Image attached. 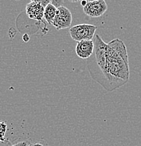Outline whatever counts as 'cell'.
<instances>
[{
    "label": "cell",
    "instance_id": "cell-1",
    "mask_svg": "<svg viewBox=\"0 0 141 146\" xmlns=\"http://www.w3.org/2000/svg\"><path fill=\"white\" fill-rule=\"evenodd\" d=\"M130 78L128 56L122 40L115 39L107 44L103 87L113 91L126 84Z\"/></svg>",
    "mask_w": 141,
    "mask_h": 146
},
{
    "label": "cell",
    "instance_id": "cell-2",
    "mask_svg": "<svg viewBox=\"0 0 141 146\" xmlns=\"http://www.w3.org/2000/svg\"><path fill=\"white\" fill-rule=\"evenodd\" d=\"M98 27L91 24H79L70 28V35L74 41L93 40Z\"/></svg>",
    "mask_w": 141,
    "mask_h": 146
},
{
    "label": "cell",
    "instance_id": "cell-3",
    "mask_svg": "<svg viewBox=\"0 0 141 146\" xmlns=\"http://www.w3.org/2000/svg\"><path fill=\"white\" fill-rule=\"evenodd\" d=\"M72 16L70 11L64 6L57 8L56 14L52 23V25L57 30L69 28L72 25Z\"/></svg>",
    "mask_w": 141,
    "mask_h": 146
},
{
    "label": "cell",
    "instance_id": "cell-4",
    "mask_svg": "<svg viewBox=\"0 0 141 146\" xmlns=\"http://www.w3.org/2000/svg\"><path fill=\"white\" fill-rule=\"evenodd\" d=\"M108 7L105 0L89 1L83 7L84 13L91 18H98L107 11Z\"/></svg>",
    "mask_w": 141,
    "mask_h": 146
},
{
    "label": "cell",
    "instance_id": "cell-5",
    "mask_svg": "<svg viewBox=\"0 0 141 146\" xmlns=\"http://www.w3.org/2000/svg\"><path fill=\"white\" fill-rule=\"evenodd\" d=\"M94 51L93 40H82L77 42L75 52L82 59H88L91 56Z\"/></svg>",
    "mask_w": 141,
    "mask_h": 146
},
{
    "label": "cell",
    "instance_id": "cell-6",
    "mask_svg": "<svg viewBox=\"0 0 141 146\" xmlns=\"http://www.w3.org/2000/svg\"><path fill=\"white\" fill-rule=\"evenodd\" d=\"M44 8L45 7L41 4L31 1L27 4L25 12L28 17L31 19L41 21L44 18Z\"/></svg>",
    "mask_w": 141,
    "mask_h": 146
},
{
    "label": "cell",
    "instance_id": "cell-7",
    "mask_svg": "<svg viewBox=\"0 0 141 146\" xmlns=\"http://www.w3.org/2000/svg\"><path fill=\"white\" fill-rule=\"evenodd\" d=\"M57 8L51 3L48 4L44 8V18L50 25H52V23L56 14Z\"/></svg>",
    "mask_w": 141,
    "mask_h": 146
},
{
    "label": "cell",
    "instance_id": "cell-8",
    "mask_svg": "<svg viewBox=\"0 0 141 146\" xmlns=\"http://www.w3.org/2000/svg\"><path fill=\"white\" fill-rule=\"evenodd\" d=\"M6 131H7V124L4 122H0V142L5 141Z\"/></svg>",
    "mask_w": 141,
    "mask_h": 146
},
{
    "label": "cell",
    "instance_id": "cell-9",
    "mask_svg": "<svg viewBox=\"0 0 141 146\" xmlns=\"http://www.w3.org/2000/svg\"><path fill=\"white\" fill-rule=\"evenodd\" d=\"M31 1L41 4L44 7H46L48 4L51 3V0H31Z\"/></svg>",
    "mask_w": 141,
    "mask_h": 146
},
{
    "label": "cell",
    "instance_id": "cell-10",
    "mask_svg": "<svg viewBox=\"0 0 141 146\" xmlns=\"http://www.w3.org/2000/svg\"><path fill=\"white\" fill-rule=\"evenodd\" d=\"M64 3V0H51V4L55 6L56 8L62 7Z\"/></svg>",
    "mask_w": 141,
    "mask_h": 146
},
{
    "label": "cell",
    "instance_id": "cell-11",
    "mask_svg": "<svg viewBox=\"0 0 141 146\" xmlns=\"http://www.w3.org/2000/svg\"><path fill=\"white\" fill-rule=\"evenodd\" d=\"M30 146H49L48 145V143L44 141V140H41L40 143H37L34 144H31Z\"/></svg>",
    "mask_w": 141,
    "mask_h": 146
},
{
    "label": "cell",
    "instance_id": "cell-12",
    "mask_svg": "<svg viewBox=\"0 0 141 146\" xmlns=\"http://www.w3.org/2000/svg\"><path fill=\"white\" fill-rule=\"evenodd\" d=\"M31 144L29 143L28 142H25V141H23V142H21V143H19L16 144V145H13V146H30Z\"/></svg>",
    "mask_w": 141,
    "mask_h": 146
},
{
    "label": "cell",
    "instance_id": "cell-13",
    "mask_svg": "<svg viewBox=\"0 0 141 146\" xmlns=\"http://www.w3.org/2000/svg\"><path fill=\"white\" fill-rule=\"evenodd\" d=\"M23 40L25 41V42H28L29 40V37L28 36V35H23Z\"/></svg>",
    "mask_w": 141,
    "mask_h": 146
},
{
    "label": "cell",
    "instance_id": "cell-14",
    "mask_svg": "<svg viewBox=\"0 0 141 146\" xmlns=\"http://www.w3.org/2000/svg\"><path fill=\"white\" fill-rule=\"evenodd\" d=\"M81 4H82L83 7H84V6L86 4V3H87V1H86V0H81Z\"/></svg>",
    "mask_w": 141,
    "mask_h": 146
},
{
    "label": "cell",
    "instance_id": "cell-15",
    "mask_svg": "<svg viewBox=\"0 0 141 146\" xmlns=\"http://www.w3.org/2000/svg\"><path fill=\"white\" fill-rule=\"evenodd\" d=\"M70 1H71V2H74V3H75V2H78V1H81V0H69Z\"/></svg>",
    "mask_w": 141,
    "mask_h": 146
},
{
    "label": "cell",
    "instance_id": "cell-16",
    "mask_svg": "<svg viewBox=\"0 0 141 146\" xmlns=\"http://www.w3.org/2000/svg\"><path fill=\"white\" fill-rule=\"evenodd\" d=\"M87 2H89V1H97V0H86Z\"/></svg>",
    "mask_w": 141,
    "mask_h": 146
}]
</instances>
